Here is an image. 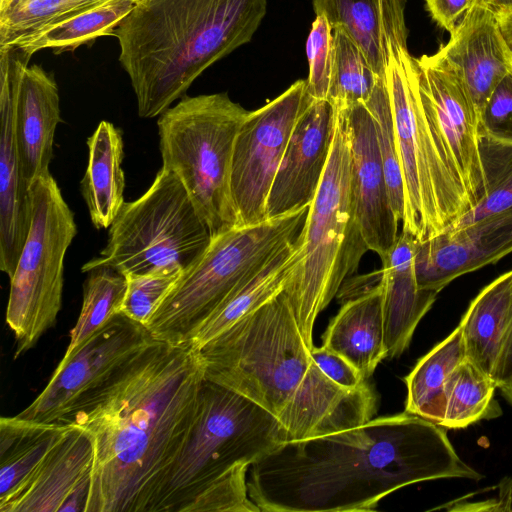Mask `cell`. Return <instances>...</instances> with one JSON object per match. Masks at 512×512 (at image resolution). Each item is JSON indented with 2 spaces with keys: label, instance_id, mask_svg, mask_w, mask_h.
<instances>
[{
  "label": "cell",
  "instance_id": "obj_1",
  "mask_svg": "<svg viewBox=\"0 0 512 512\" xmlns=\"http://www.w3.org/2000/svg\"><path fill=\"white\" fill-rule=\"evenodd\" d=\"M204 379L199 349L152 339L56 421L94 442L86 512H156L196 422Z\"/></svg>",
  "mask_w": 512,
  "mask_h": 512
},
{
  "label": "cell",
  "instance_id": "obj_2",
  "mask_svg": "<svg viewBox=\"0 0 512 512\" xmlns=\"http://www.w3.org/2000/svg\"><path fill=\"white\" fill-rule=\"evenodd\" d=\"M482 477L458 456L443 426L405 411L281 442L250 466L247 488L263 512L373 511L410 484Z\"/></svg>",
  "mask_w": 512,
  "mask_h": 512
},
{
  "label": "cell",
  "instance_id": "obj_3",
  "mask_svg": "<svg viewBox=\"0 0 512 512\" xmlns=\"http://www.w3.org/2000/svg\"><path fill=\"white\" fill-rule=\"evenodd\" d=\"M283 290L199 348L205 379L272 414L282 442L359 426L376 412L367 384L348 390L331 381L311 355Z\"/></svg>",
  "mask_w": 512,
  "mask_h": 512
},
{
  "label": "cell",
  "instance_id": "obj_4",
  "mask_svg": "<svg viewBox=\"0 0 512 512\" xmlns=\"http://www.w3.org/2000/svg\"><path fill=\"white\" fill-rule=\"evenodd\" d=\"M268 0H142L113 36L141 118L160 116L211 65L251 41Z\"/></svg>",
  "mask_w": 512,
  "mask_h": 512
},
{
  "label": "cell",
  "instance_id": "obj_5",
  "mask_svg": "<svg viewBox=\"0 0 512 512\" xmlns=\"http://www.w3.org/2000/svg\"><path fill=\"white\" fill-rule=\"evenodd\" d=\"M331 151L316 195L297 236L299 260L286 292L304 339L313 348L314 323L369 250L361 233L350 184V136L337 109Z\"/></svg>",
  "mask_w": 512,
  "mask_h": 512
},
{
  "label": "cell",
  "instance_id": "obj_6",
  "mask_svg": "<svg viewBox=\"0 0 512 512\" xmlns=\"http://www.w3.org/2000/svg\"><path fill=\"white\" fill-rule=\"evenodd\" d=\"M404 190L402 231L435 237L472 208L423 105L415 57L391 52L385 71Z\"/></svg>",
  "mask_w": 512,
  "mask_h": 512
},
{
  "label": "cell",
  "instance_id": "obj_7",
  "mask_svg": "<svg viewBox=\"0 0 512 512\" xmlns=\"http://www.w3.org/2000/svg\"><path fill=\"white\" fill-rule=\"evenodd\" d=\"M248 112L227 93L185 95L157 121L162 167L181 181L211 237L238 226L231 165Z\"/></svg>",
  "mask_w": 512,
  "mask_h": 512
},
{
  "label": "cell",
  "instance_id": "obj_8",
  "mask_svg": "<svg viewBox=\"0 0 512 512\" xmlns=\"http://www.w3.org/2000/svg\"><path fill=\"white\" fill-rule=\"evenodd\" d=\"M309 206L211 238L201 258L185 271L148 322L154 340L190 343L204 321L244 281L301 231Z\"/></svg>",
  "mask_w": 512,
  "mask_h": 512
},
{
  "label": "cell",
  "instance_id": "obj_9",
  "mask_svg": "<svg viewBox=\"0 0 512 512\" xmlns=\"http://www.w3.org/2000/svg\"><path fill=\"white\" fill-rule=\"evenodd\" d=\"M282 442L280 425L245 396L204 379L199 412L172 466L156 512H186L213 482L237 467H250Z\"/></svg>",
  "mask_w": 512,
  "mask_h": 512
},
{
  "label": "cell",
  "instance_id": "obj_10",
  "mask_svg": "<svg viewBox=\"0 0 512 512\" xmlns=\"http://www.w3.org/2000/svg\"><path fill=\"white\" fill-rule=\"evenodd\" d=\"M211 238L181 181L162 167L143 195L123 204L108 228L106 246L81 270L184 273L201 258Z\"/></svg>",
  "mask_w": 512,
  "mask_h": 512
},
{
  "label": "cell",
  "instance_id": "obj_11",
  "mask_svg": "<svg viewBox=\"0 0 512 512\" xmlns=\"http://www.w3.org/2000/svg\"><path fill=\"white\" fill-rule=\"evenodd\" d=\"M32 220L13 276L5 321L15 338L14 359L52 328L62 306L64 259L77 234L74 213L48 175L30 185Z\"/></svg>",
  "mask_w": 512,
  "mask_h": 512
},
{
  "label": "cell",
  "instance_id": "obj_12",
  "mask_svg": "<svg viewBox=\"0 0 512 512\" xmlns=\"http://www.w3.org/2000/svg\"><path fill=\"white\" fill-rule=\"evenodd\" d=\"M306 80H297L261 108L248 112L237 133L231 194L238 226L267 220L268 195L301 111Z\"/></svg>",
  "mask_w": 512,
  "mask_h": 512
},
{
  "label": "cell",
  "instance_id": "obj_13",
  "mask_svg": "<svg viewBox=\"0 0 512 512\" xmlns=\"http://www.w3.org/2000/svg\"><path fill=\"white\" fill-rule=\"evenodd\" d=\"M152 339L143 324L120 313L115 315L68 358L61 359L46 387L16 416L36 422H56L82 393Z\"/></svg>",
  "mask_w": 512,
  "mask_h": 512
},
{
  "label": "cell",
  "instance_id": "obj_14",
  "mask_svg": "<svg viewBox=\"0 0 512 512\" xmlns=\"http://www.w3.org/2000/svg\"><path fill=\"white\" fill-rule=\"evenodd\" d=\"M415 60L426 114L473 208L484 196L477 112L460 79L438 51Z\"/></svg>",
  "mask_w": 512,
  "mask_h": 512
},
{
  "label": "cell",
  "instance_id": "obj_15",
  "mask_svg": "<svg viewBox=\"0 0 512 512\" xmlns=\"http://www.w3.org/2000/svg\"><path fill=\"white\" fill-rule=\"evenodd\" d=\"M337 110L328 99H313L305 92L266 205L267 218L309 206L327 167Z\"/></svg>",
  "mask_w": 512,
  "mask_h": 512
},
{
  "label": "cell",
  "instance_id": "obj_16",
  "mask_svg": "<svg viewBox=\"0 0 512 512\" xmlns=\"http://www.w3.org/2000/svg\"><path fill=\"white\" fill-rule=\"evenodd\" d=\"M512 253V206L459 229L416 241L419 288L438 293L454 279Z\"/></svg>",
  "mask_w": 512,
  "mask_h": 512
},
{
  "label": "cell",
  "instance_id": "obj_17",
  "mask_svg": "<svg viewBox=\"0 0 512 512\" xmlns=\"http://www.w3.org/2000/svg\"><path fill=\"white\" fill-rule=\"evenodd\" d=\"M9 50L13 73V134L23 176L30 185L50 175L54 137L60 116L58 85L39 65L28 63L16 47Z\"/></svg>",
  "mask_w": 512,
  "mask_h": 512
},
{
  "label": "cell",
  "instance_id": "obj_18",
  "mask_svg": "<svg viewBox=\"0 0 512 512\" xmlns=\"http://www.w3.org/2000/svg\"><path fill=\"white\" fill-rule=\"evenodd\" d=\"M342 110L350 136V184L356 218L368 249L381 259L395 244L400 221L391 203L375 121L365 103Z\"/></svg>",
  "mask_w": 512,
  "mask_h": 512
},
{
  "label": "cell",
  "instance_id": "obj_19",
  "mask_svg": "<svg viewBox=\"0 0 512 512\" xmlns=\"http://www.w3.org/2000/svg\"><path fill=\"white\" fill-rule=\"evenodd\" d=\"M94 456L92 436L70 425L0 512H86Z\"/></svg>",
  "mask_w": 512,
  "mask_h": 512
},
{
  "label": "cell",
  "instance_id": "obj_20",
  "mask_svg": "<svg viewBox=\"0 0 512 512\" xmlns=\"http://www.w3.org/2000/svg\"><path fill=\"white\" fill-rule=\"evenodd\" d=\"M438 53L460 79L480 121L489 96L512 72V50L496 13L483 3L474 6Z\"/></svg>",
  "mask_w": 512,
  "mask_h": 512
},
{
  "label": "cell",
  "instance_id": "obj_21",
  "mask_svg": "<svg viewBox=\"0 0 512 512\" xmlns=\"http://www.w3.org/2000/svg\"><path fill=\"white\" fill-rule=\"evenodd\" d=\"M0 87V269L11 278L30 229L32 201L13 134L14 84L7 49L0 50Z\"/></svg>",
  "mask_w": 512,
  "mask_h": 512
},
{
  "label": "cell",
  "instance_id": "obj_22",
  "mask_svg": "<svg viewBox=\"0 0 512 512\" xmlns=\"http://www.w3.org/2000/svg\"><path fill=\"white\" fill-rule=\"evenodd\" d=\"M416 241L413 235L401 231L393 247L381 258L386 358L398 357L406 350L418 323L438 295L437 291L418 286Z\"/></svg>",
  "mask_w": 512,
  "mask_h": 512
},
{
  "label": "cell",
  "instance_id": "obj_23",
  "mask_svg": "<svg viewBox=\"0 0 512 512\" xmlns=\"http://www.w3.org/2000/svg\"><path fill=\"white\" fill-rule=\"evenodd\" d=\"M405 6L406 0H313L315 14L343 30L381 78L391 52L407 48Z\"/></svg>",
  "mask_w": 512,
  "mask_h": 512
},
{
  "label": "cell",
  "instance_id": "obj_24",
  "mask_svg": "<svg viewBox=\"0 0 512 512\" xmlns=\"http://www.w3.org/2000/svg\"><path fill=\"white\" fill-rule=\"evenodd\" d=\"M323 346L347 359L365 380L373 375L386 358L380 279L344 302L323 334Z\"/></svg>",
  "mask_w": 512,
  "mask_h": 512
},
{
  "label": "cell",
  "instance_id": "obj_25",
  "mask_svg": "<svg viewBox=\"0 0 512 512\" xmlns=\"http://www.w3.org/2000/svg\"><path fill=\"white\" fill-rule=\"evenodd\" d=\"M88 162L80 191L96 229L109 228L124 201L122 132L113 123L101 121L86 141Z\"/></svg>",
  "mask_w": 512,
  "mask_h": 512
},
{
  "label": "cell",
  "instance_id": "obj_26",
  "mask_svg": "<svg viewBox=\"0 0 512 512\" xmlns=\"http://www.w3.org/2000/svg\"><path fill=\"white\" fill-rule=\"evenodd\" d=\"M299 260L297 237L274 253L204 321L190 341L199 349L240 317L283 291Z\"/></svg>",
  "mask_w": 512,
  "mask_h": 512
},
{
  "label": "cell",
  "instance_id": "obj_27",
  "mask_svg": "<svg viewBox=\"0 0 512 512\" xmlns=\"http://www.w3.org/2000/svg\"><path fill=\"white\" fill-rule=\"evenodd\" d=\"M511 291L512 269L477 294L459 323L465 357L492 378L508 325Z\"/></svg>",
  "mask_w": 512,
  "mask_h": 512
},
{
  "label": "cell",
  "instance_id": "obj_28",
  "mask_svg": "<svg viewBox=\"0 0 512 512\" xmlns=\"http://www.w3.org/2000/svg\"><path fill=\"white\" fill-rule=\"evenodd\" d=\"M69 428L16 415L0 418V503L25 484Z\"/></svg>",
  "mask_w": 512,
  "mask_h": 512
},
{
  "label": "cell",
  "instance_id": "obj_29",
  "mask_svg": "<svg viewBox=\"0 0 512 512\" xmlns=\"http://www.w3.org/2000/svg\"><path fill=\"white\" fill-rule=\"evenodd\" d=\"M465 358L459 325L416 363L405 377V411L441 425L445 416V387L452 370Z\"/></svg>",
  "mask_w": 512,
  "mask_h": 512
},
{
  "label": "cell",
  "instance_id": "obj_30",
  "mask_svg": "<svg viewBox=\"0 0 512 512\" xmlns=\"http://www.w3.org/2000/svg\"><path fill=\"white\" fill-rule=\"evenodd\" d=\"M137 3L136 0H109L24 37L12 46L30 58L43 49H51L55 54L73 51L98 37L113 36Z\"/></svg>",
  "mask_w": 512,
  "mask_h": 512
},
{
  "label": "cell",
  "instance_id": "obj_31",
  "mask_svg": "<svg viewBox=\"0 0 512 512\" xmlns=\"http://www.w3.org/2000/svg\"><path fill=\"white\" fill-rule=\"evenodd\" d=\"M497 385L489 374L466 357L452 370L445 387L444 428H465L501 415L494 399Z\"/></svg>",
  "mask_w": 512,
  "mask_h": 512
},
{
  "label": "cell",
  "instance_id": "obj_32",
  "mask_svg": "<svg viewBox=\"0 0 512 512\" xmlns=\"http://www.w3.org/2000/svg\"><path fill=\"white\" fill-rule=\"evenodd\" d=\"M87 273L80 314L70 331L69 344L62 359L68 358L85 340L119 314L125 297V275L110 267H99Z\"/></svg>",
  "mask_w": 512,
  "mask_h": 512
},
{
  "label": "cell",
  "instance_id": "obj_33",
  "mask_svg": "<svg viewBox=\"0 0 512 512\" xmlns=\"http://www.w3.org/2000/svg\"><path fill=\"white\" fill-rule=\"evenodd\" d=\"M109 0H0V48Z\"/></svg>",
  "mask_w": 512,
  "mask_h": 512
},
{
  "label": "cell",
  "instance_id": "obj_34",
  "mask_svg": "<svg viewBox=\"0 0 512 512\" xmlns=\"http://www.w3.org/2000/svg\"><path fill=\"white\" fill-rule=\"evenodd\" d=\"M334 58L328 100L337 109L365 103L381 79L361 49L339 28H332Z\"/></svg>",
  "mask_w": 512,
  "mask_h": 512
},
{
  "label": "cell",
  "instance_id": "obj_35",
  "mask_svg": "<svg viewBox=\"0 0 512 512\" xmlns=\"http://www.w3.org/2000/svg\"><path fill=\"white\" fill-rule=\"evenodd\" d=\"M479 152L484 196L445 231L459 229L512 206V144L479 135Z\"/></svg>",
  "mask_w": 512,
  "mask_h": 512
},
{
  "label": "cell",
  "instance_id": "obj_36",
  "mask_svg": "<svg viewBox=\"0 0 512 512\" xmlns=\"http://www.w3.org/2000/svg\"><path fill=\"white\" fill-rule=\"evenodd\" d=\"M376 126L377 142L394 212L401 222L404 214V190L398 159L391 103L386 79H381L365 102Z\"/></svg>",
  "mask_w": 512,
  "mask_h": 512
},
{
  "label": "cell",
  "instance_id": "obj_37",
  "mask_svg": "<svg viewBox=\"0 0 512 512\" xmlns=\"http://www.w3.org/2000/svg\"><path fill=\"white\" fill-rule=\"evenodd\" d=\"M182 274L183 272L125 275L127 287L119 313L145 326Z\"/></svg>",
  "mask_w": 512,
  "mask_h": 512
},
{
  "label": "cell",
  "instance_id": "obj_38",
  "mask_svg": "<svg viewBox=\"0 0 512 512\" xmlns=\"http://www.w3.org/2000/svg\"><path fill=\"white\" fill-rule=\"evenodd\" d=\"M309 74L306 94L313 99H328L333 58V31L323 14H317L306 42Z\"/></svg>",
  "mask_w": 512,
  "mask_h": 512
},
{
  "label": "cell",
  "instance_id": "obj_39",
  "mask_svg": "<svg viewBox=\"0 0 512 512\" xmlns=\"http://www.w3.org/2000/svg\"><path fill=\"white\" fill-rule=\"evenodd\" d=\"M247 471L248 467H237L213 482L190 503L186 512L260 511L248 495Z\"/></svg>",
  "mask_w": 512,
  "mask_h": 512
},
{
  "label": "cell",
  "instance_id": "obj_40",
  "mask_svg": "<svg viewBox=\"0 0 512 512\" xmlns=\"http://www.w3.org/2000/svg\"><path fill=\"white\" fill-rule=\"evenodd\" d=\"M479 135L512 144V72L489 96L480 115Z\"/></svg>",
  "mask_w": 512,
  "mask_h": 512
},
{
  "label": "cell",
  "instance_id": "obj_41",
  "mask_svg": "<svg viewBox=\"0 0 512 512\" xmlns=\"http://www.w3.org/2000/svg\"><path fill=\"white\" fill-rule=\"evenodd\" d=\"M311 355L321 371L342 388L357 390L367 385L359 371L340 354L322 345L313 346Z\"/></svg>",
  "mask_w": 512,
  "mask_h": 512
},
{
  "label": "cell",
  "instance_id": "obj_42",
  "mask_svg": "<svg viewBox=\"0 0 512 512\" xmlns=\"http://www.w3.org/2000/svg\"><path fill=\"white\" fill-rule=\"evenodd\" d=\"M425 3L432 19L451 34L483 0H425Z\"/></svg>",
  "mask_w": 512,
  "mask_h": 512
},
{
  "label": "cell",
  "instance_id": "obj_43",
  "mask_svg": "<svg viewBox=\"0 0 512 512\" xmlns=\"http://www.w3.org/2000/svg\"><path fill=\"white\" fill-rule=\"evenodd\" d=\"M512 377V291L507 329L494 370L493 379L499 388Z\"/></svg>",
  "mask_w": 512,
  "mask_h": 512
},
{
  "label": "cell",
  "instance_id": "obj_44",
  "mask_svg": "<svg viewBox=\"0 0 512 512\" xmlns=\"http://www.w3.org/2000/svg\"><path fill=\"white\" fill-rule=\"evenodd\" d=\"M496 17L501 31L512 50V7L497 11Z\"/></svg>",
  "mask_w": 512,
  "mask_h": 512
},
{
  "label": "cell",
  "instance_id": "obj_45",
  "mask_svg": "<svg viewBox=\"0 0 512 512\" xmlns=\"http://www.w3.org/2000/svg\"><path fill=\"white\" fill-rule=\"evenodd\" d=\"M483 4L487 5L496 13L501 9L512 7V0H483Z\"/></svg>",
  "mask_w": 512,
  "mask_h": 512
},
{
  "label": "cell",
  "instance_id": "obj_46",
  "mask_svg": "<svg viewBox=\"0 0 512 512\" xmlns=\"http://www.w3.org/2000/svg\"><path fill=\"white\" fill-rule=\"evenodd\" d=\"M498 389L508 404L512 406V377Z\"/></svg>",
  "mask_w": 512,
  "mask_h": 512
},
{
  "label": "cell",
  "instance_id": "obj_47",
  "mask_svg": "<svg viewBox=\"0 0 512 512\" xmlns=\"http://www.w3.org/2000/svg\"><path fill=\"white\" fill-rule=\"evenodd\" d=\"M136 1H137V2H140V1H142V0H136Z\"/></svg>",
  "mask_w": 512,
  "mask_h": 512
},
{
  "label": "cell",
  "instance_id": "obj_48",
  "mask_svg": "<svg viewBox=\"0 0 512 512\" xmlns=\"http://www.w3.org/2000/svg\"><path fill=\"white\" fill-rule=\"evenodd\" d=\"M512 509V508H511Z\"/></svg>",
  "mask_w": 512,
  "mask_h": 512
}]
</instances>
